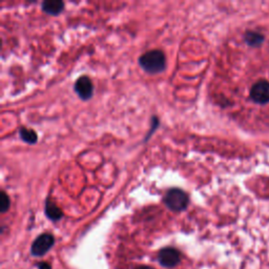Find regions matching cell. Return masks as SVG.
Listing matches in <instances>:
<instances>
[{"instance_id": "1", "label": "cell", "mask_w": 269, "mask_h": 269, "mask_svg": "<svg viewBox=\"0 0 269 269\" xmlns=\"http://www.w3.org/2000/svg\"><path fill=\"white\" fill-rule=\"evenodd\" d=\"M139 64L145 72L150 74H157L162 72L166 66L164 53L160 50L146 52L139 58Z\"/></svg>"}, {"instance_id": "2", "label": "cell", "mask_w": 269, "mask_h": 269, "mask_svg": "<svg viewBox=\"0 0 269 269\" xmlns=\"http://www.w3.org/2000/svg\"><path fill=\"white\" fill-rule=\"evenodd\" d=\"M188 202L190 199H188L187 193L180 188H171L164 197L165 205L173 211H184L188 205Z\"/></svg>"}, {"instance_id": "3", "label": "cell", "mask_w": 269, "mask_h": 269, "mask_svg": "<svg viewBox=\"0 0 269 269\" xmlns=\"http://www.w3.org/2000/svg\"><path fill=\"white\" fill-rule=\"evenodd\" d=\"M55 239L50 233H43L34 241L32 245V254L35 257H41V255L48 252L54 245Z\"/></svg>"}, {"instance_id": "4", "label": "cell", "mask_w": 269, "mask_h": 269, "mask_svg": "<svg viewBox=\"0 0 269 269\" xmlns=\"http://www.w3.org/2000/svg\"><path fill=\"white\" fill-rule=\"evenodd\" d=\"M250 98L255 103L265 104L269 102V82L260 80L250 90Z\"/></svg>"}, {"instance_id": "5", "label": "cell", "mask_w": 269, "mask_h": 269, "mask_svg": "<svg viewBox=\"0 0 269 269\" xmlns=\"http://www.w3.org/2000/svg\"><path fill=\"white\" fill-rule=\"evenodd\" d=\"M180 252L173 247L163 248L159 253L160 263L165 267H173L180 262Z\"/></svg>"}, {"instance_id": "6", "label": "cell", "mask_w": 269, "mask_h": 269, "mask_svg": "<svg viewBox=\"0 0 269 269\" xmlns=\"http://www.w3.org/2000/svg\"><path fill=\"white\" fill-rule=\"evenodd\" d=\"M75 92L81 99L89 100L93 96V83L91 79L87 76L79 77L75 82Z\"/></svg>"}, {"instance_id": "7", "label": "cell", "mask_w": 269, "mask_h": 269, "mask_svg": "<svg viewBox=\"0 0 269 269\" xmlns=\"http://www.w3.org/2000/svg\"><path fill=\"white\" fill-rule=\"evenodd\" d=\"M64 9V3L61 0H48L42 3V10L49 15L56 16Z\"/></svg>"}, {"instance_id": "8", "label": "cell", "mask_w": 269, "mask_h": 269, "mask_svg": "<svg viewBox=\"0 0 269 269\" xmlns=\"http://www.w3.org/2000/svg\"><path fill=\"white\" fill-rule=\"evenodd\" d=\"M45 213L51 220L53 221H57L59 219H61L63 216L62 211L54 203L53 201L48 200L45 203Z\"/></svg>"}, {"instance_id": "9", "label": "cell", "mask_w": 269, "mask_h": 269, "mask_svg": "<svg viewBox=\"0 0 269 269\" xmlns=\"http://www.w3.org/2000/svg\"><path fill=\"white\" fill-rule=\"evenodd\" d=\"M19 134L23 141H25V142H28L30 144L36 143V141L38 139L36 132L26 129V127H21V129L19 130Z\"/></svg>"}, {"instance_id": "10", "label": "cell", "mask_w": 269, "mask_h": 269, "mask_svg": "<svg viewBox=\"0 0 269 269\" xmlns=\"http://www.w3.org/2000/svg\"><path fill=\"white\" fill-rule=\"evenodd\" d=\"M0 202H1L0 203V210H1L2 212H5L10 208V199L4 192H1V193H0Z\"/></svg>"}, {"instance_id": "11", "label": "cell", "mask_w": 269, "mask_h": 269, "mask_svg": "<svg viewBox=\"0 0 269 269\" xmlns=\"http://www.w3.org/2000/svg\"><path fill=\"white\" fill-rule=\"evenodd\" d=\"M261 39H262V37L260 35H258V34H254V33H250L246 35L247 43L252 44V45H257V42H261Z\"/></svg>"}, {"instance_id": "12", "label": "cell", "mask_w": 269, "mask_h": 269, "mask_svg": "<svg viewBox=\"0 0 269 269\" xmlns=\"http://www.w3.org/2000/svg\"><path fill=\"white\" fill-rule=\"evenodd\" d=\"M38 267H39V269H51V266L46 263H40L38 265Z\"/></svg>"}, {"instance_id": "13", "label": "cell", "mask_w": 269, "mask_h": 269, "mask_svg": "<svg viewBox=\"0 0 269 269\" xmlns=\"http://www.w3.org/2000/svg\"><path fill=\"white\" fill-rule=\"evenodd\" d=\"M137 269H154V268L149 267V266H142V267H139V268H137Z\"/></svg>"}]
</instances>
